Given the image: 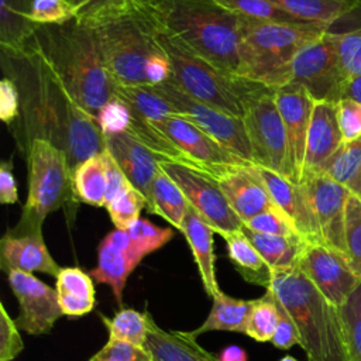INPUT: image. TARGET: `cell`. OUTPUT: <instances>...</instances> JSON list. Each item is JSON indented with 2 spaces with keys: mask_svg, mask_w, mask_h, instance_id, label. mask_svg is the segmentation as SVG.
Returning <instances> with one entry per match:
<instances>
[{
  "mask_svg": "<svg viewBox=\"0 0 361 361\" xmlns=\"http://www.w3.org/2000/svg\"><path fill=\"white\" fill-rule=\"evenodd\" d=\"M1 66L20 93V114L10 128L21 154L34 140H45L66 152L73 171L106 149L96 117L78 103L30 38L17 48H1Z\"/></svg>",
  "mask_w": 361,
  "mask_h": 361,
  "instance_id": "obj_1",
  "label": "cell"
},
{
  "mask_svg": "<svg viewBox=\"0 0 361 361\" xmlns=\"http://www.w3.org/2000/svg\"><path fill=\"white\" fill-rule=\"evenodd\" d=\"M134 7L223 72L240 76L241 17L214 0H147Z\"/></svg>",
  "mask_w": 361,
  "mask_h": 361,
  "instance_id": "obj_2",
  "label": "cell"
},
{
  "mask_svg": "<svg viewBox=\"0 0 361 361\" xmlns=\"http://www.w3.org/2000/svg\"><path fill=\"white\" fill-rule=\"evenodd\" d=\"M28 38L78 103L96 117L113 97V82L102 63L93 30L73 18L38 25Z\"/></svg>",
  "mask_w": 361,
  "mask_h": 361,
  "instance_id": "obj_3",
  "label": "cell"
},
{
  "mask_svg": "<svg viewBox=\"0 0 361 361\" xmlns=\"http://www.w3.org/2000/svg\"><path fill=\"white\" fill-rule=\"evenodd\" d=\"M267 289L292 317L309 361H348L338 307L298 267L274 271Z\"/></svg>",
  "mask_w": 361,
  "mask_h": 361,
  "instance_id": "obj_4",
  "label": "cell"
},
{
  "mask_svg": "<svg viewBox=\"0 0 361 361\" xmlns=\"http://www.w3.org/2000/svg\"><path fill=\"white\" fill-rule=\"evenodd\" d=\"M327 27L302 23H275L241 18L240 76L278 89L292 80L296 54L319 38Z\"/></svg>",
  "mask_w": 361,
  "mask_h": 361,
  "instance_id": "obj_5",
  "label": "cell"
},
{
  "mask_svg": "<svg viewBox=\"0 0 361 361\" xmlns=\"http://www.w3.org/2000/svg\"><path fill=\"white\" fill-rule=\"evenodd\" d=\"M154 30L158 45L171 62V80L192 97L243 118L248 100L274 90L262 83L223 72L188 48L179 38L155 25Z\"/></svg>",
  "mask_w": 361,
  "mask_h": 361,
  "instance_id": "obj_6",
  "label": "cell"
},
{
  "mask_svg": "<svg viewBox=\"0 0 361 361\" xmlns=\"http://www.w3.org/2000/svg\"><path fill=\"white\" fill-rule=\"evenodd\" d=\"M102 63L113 85H148L145 66L151 55L162 52L149 20L134 6L92 28Z\"/></svg>",
  "mask_w": 361,
  "mask_h": 361,
  "instance_id": "obj_7",
  "label": "cell"
},
{
  "mask_svg": "<svg viewBox=\"0 0 361 361\" xmlns=\"http://www.w3.org/2000/svg\"><path fill=\"white\" fill-rule=\"evenodd\" d=\"M28 168V195L13 234L42 233L45 217L76 200L73 171L63 149L45 140H34L24 154Z\"/></svg>",
  "mask_w": 361,
  "mask_h": 361,
  "instance_id": "obj_8",
  "label": "cell"
},
{
  "mask_svg": "<svg viewBox=\"0 0 361 361\" xmlns=\"http://www.w3.org/2000/svg\"><path fill=\"white\" fill-rule=\"evenodd\" d=\"M154 87L172 103L180 117L197 126L240 159L254 164V155L243 118L227 114L192 97L171 79Z\"/></svg>",
  "mask_w": 361,
  "mask_h": 361,
  "instance_id": "obj_9",
  "label": "cell"
},
{
  "mask_svg": "<svg viewBox=\"0 0 361 361\" xmlns=\"http://www.w3.org/2000/svg\"><path fill=\"white\" fill-rule=\"evenodd\" d=\"M243 120L254 164L272 169L292 180L286 131L274 99V90L248 100Z\"/></svg>",
  "mask_w": 361,
  "mask_h": 361,
  "instance_id": "obj_10",
  "label": "cell"
},
{
  "mask_svg": "<svg viewBox=\"0 0 361 361\" xmlns=\"http://www.w3.org/2000/svg\"><path fill=\"white\" fill-rule=\"evenodd\" d=\"M161 169L175 180L183 192L188 203L214 230L224 235L241 230L244 223L231 209L219 180L195 166L161 158Z\"/></svg>",
  "mask_w": 361,
  "mask_h": 361,
  "instance_id": "obj_11",
  "label": "cell"
},
{
  "mask_svg": "<svg viewBox=\"0 0 361 361\" xmlns=\"http://www.w3.org/2000/svg\"><path fill=\"white\" fill-rule=\"evenodd\" d=\"M292 80L303 86L313 100L337 103L344 96L345 75L337 45L329 28L305 45L292 62Z\"/></svg>",
  "mask_w": 361,
  "mask_h": 361,
  "instance_id": "obj_12",
  "label": "cell"
},
{
  "mask_svg": "<svg viewBox=\"0 0 361 361\" xmlns=\"http://www.w3.org/2000/svg\"><path fill=\"white\" fill-rule=\"evenodd\" d=\"M300 185L307 195L323 244L347 257L345 204L353 192L320 171H305Z\"/></svg>",
  "mask_w": 361,
  "mask_h": 361,
  "instance_id": "obj_13",
  "label": "cell"
},
{
  "mask_svg": "<svg viewBox=\"0 0 361 361\" xmlns=\"http://www.w3.org/2000/svg\"><path fill=\"white\" fill-rule=\"evenodd\" d=\"M298 268L338 309L361 282L347 257L323 243H307L299 257Z\"/></svg>",
  "mask_w": 361,
  "mask_h": 361,
  "instance_id": "obj_14",
  "label": "cell"
},
{
  "mask_svg": "<svg viewBox=\"0 0 361 361\" xmlns=\"http://www.w3.org/2000/svg\"><path fill=\"white\" fill-rule=\"evenodd\" d=\"M8 285L18 300L20 312L14 319L17 327L28 334H47L63 316L56 289L28 272L11 271Z\"/></svg>",
  "mask_w": 361,
  "mask_h": 361,
  "instance_id": "obj_15",
  "label": "cell"
},
{
  "mask_svg": "<svg viewBox=\"0 0 361 361\" xmlns=\"http://www.w3.org/2000/svg\"><path fill=\"white\" fill-rule=\"evenodd\" d=\"M158 128L173 142V145L195 168L213 176L226 166L248 164L231 154L214 138L183 117L166 118L158 126Z\"/></svg>",
  "mask_w": 361,
  "mask_h": 361,
  "instance_id": "obj_16",
  "label": "cell"
},
{
  "mask_svg": "<svg viewBox=\"0 0 361 361\" xmlns=\"http://www.w3.org/2000/svg\"><path fill=\"white\" fill-rule=\"evenodd\" d=\"M274 99L286 131L292 182L300 183L313 99L303 86L295 82L275 89Z\"/></svg>",
  "mask_w": 361,
  "mask_h": 361,
  "instance_id": "obj_17",
  "label": "cell"
},
{
  "mask_svg": "<svg viewBox=\"0 0 361 361\" xmlns=\"http://www.w3.org/2000/svg\"><path fill=\"white\" fill-rule=\"evenodd\" d=\"M254 168L264 182L271 199L290 220L298 234L307 243H323L316 217L303 186L261 165L254 164Z\"/></svg>",
  "mask_w": 361,
  "mask_h": 361,
  "instance_id": "obj_18",
  "label": "cell"
},
{
  "mask_svg": "<svg viewBox=\"0 0 361 361\" xmlns=\"http://www.w3.org/2000/svg\"><path fill=\"white\" fill-rule=\"evenodd\" d=\"M214 178L243 223L265 210L278 207L255 172L254 164L226 166Z\"/></svg>",
  "mask_w": 361,
  "mask_h": 361,
  "instance_id": "obj_19",
  "label": "cell"
},
{
  "mask_svg": "<svg viewBox=\"0 0 361 361\" xmlns=\"http://www.w3.org/2000/svg\"><path fill=\"white\" fill-rule=\"evenodd\" d=\"M140 262L141 259L131 248L128 233L116 228L100 241L97 265L90 271V276L99 283L109 285L116 300L121 305L127 278Z\"/></svg>",
  "mask_w": 361,
  "mask_h": 361,
  "instance_id": "obj_20",
  "label": "cell"
},
{
  "mask_svg": "<svg viewBox=\"0 0 361 361\" xmlns=\"http://www.w3.org/2000/svg\"><path fill=\"white\" fill-rule=\"evenodd\" d=\"M106 149L123 169L130 183L145 196L148 206L154 179L161 171V157L127 133L106 135Z\"/></svg>",
  "mask_w": 361,
  "mask_h": 361,
  "instance_id": "obj_21",
  "label": "cell"
},
{
  "mask_svg": "<svg viewBox=\"0 0 361 361\" xmlns=\"http://www.w3.org/2000/svg\"><path fill=\"white\" fill-rule=\"evenodd\" d=\"M0 268L8 274L44 272L58 276L61 267L49 254L42 233L13 234L7 231L0 241Z\"/></svg>",
  "mask_w": 361,
  "mask_h": 361,
  "instance_id": "obj_22",
  "label": "cell"
},
{
  "mask_svg": "<svg viewBox=\"0 0 361 361\" xmlns=\"http://www.w3.org/2000/svg\"><path fill=\"white\" fill-rule=\"evenodd\" d=\"M343 142L337 118V103L313 100L303 172L319 171Z\"/></svg>",
  "mask_w": 361,
  "mask_h": 361,
  "instance_id": "obj_23",
  "label": "cell"
},
{
  "mask_svg": "<svg viewBox=\"0 0 361 361\" xmlns=\"http://www.w3.org/2000/svg\"><path fill=\"white\" fill-rule=\"evenodd\" d=\"M180 233L185 235L190 247L206 293L212 299L221 295L216 276V255L213 245L214 230L193 207L189 206Z\"/></svg>",
  "mask_w": 361,
  "mask_h": 361,
  "instance_id": "obj_24",
  "label": "cell"
},
{
  "mask_svg": "<svg viewBox=\"0 0 361 361\" xmlns=\"http://www.w3.org/2000/svg\"><path fill=\"white\" fill-rule=\"evenodd\" d=\"M145 348L155 361H219L217 357L197 344L189 331H166L147 312Z\"/></svg>",
  "mask_w": 361,
  "mask_h": 361,
  "instance_id": "obj_25",
  "label": "cell"
},
{
  "mask_svg": "<svg viewBox=\"0 0 361 361\" xmlns=\"http://www.w3.org/2000/svg\"><path fill=\"white\" fill-rule=\"evenodd\" d=\"M93 278L78 267L61 268L56 276V295L65 316L80 317L93 310Z\"/></svg>",
  "mask_w": 361,
  "mask_h": 361,
  "instance_id": "obj_26",
  "label": "cell"
},
{
  "mask_svg": "<svg viewBox=\"0 0 361 361\" xmlns=\"http://www.w3.org/2000/svg\"><path fill=\"white\" fill-rule=\"evenodd\" d=\"M113 96L123 100L128 109L157 127L171 117H180L179 111L151 85H113Z\"/></svg>",
  "mask_w": 361,
  "mask_h": 361,
  "instance_id": "obj_27",
  "label": "cell"
},
{
  "mask_svg": "<svg viewBox=\"0 0 361 361\" xmlns=\"http://www.w3.org/2000/svg\"><path fill=\"white\" fill-rule=\"evenodd\" d=\"M227 244L228 258L237 272L248 282L254 285L269 286L272 279V269L244 234L243 228L221 235Z\"/></svg>",
  "mask_w": 361,
  "mask_h": 361,
  "instance_id": "obj_28",
  "label": "cell"
},
{
  "mask_svg": "<svg viewBox=\"0 0 361 361\" xmlns=\"http://www.w3.org/2000/svg\"><path fill=\"white\" fill-rule=\"evenodd\" d=\"M243 231L272 271H282L298 267L299 257L307 244V241L300 235L262 234L247 227H243Z\"/></svg>",
  "mask_w": 361,
  "mask_h": 361,
  "instance_id": "obj_29",
  "label": "cell"
},
{
  "mask_svg": "<svg viewBox=\"0 0 361 361\" xmlns=\"http://www.w3.org/2000/svg\"><path fill=\"white\" fill-rule=\"evenodd\" d=\"M254 300L235 299L221 292L213 298V305L206 320L189 334L195 338L207 331H235L245 333V326L252 309Z\"/></svg>",
  "mask_w": 361,
  "mask_h": 361,
  "instance_id": "obj_30",
  "label": "cell"
},
{
  "mask_svg": "<svg viewBox=\"0 0 361 361\" xmlns=\"http://www.w3.org/2000/svg\"><path fill=\"white\" fill-rule=\"evenodd\" d=\"M345 78L361 75V3L329 27Z\"/></svg>",
  "mask_w": 361,
  "mask_h": 361,
  "instance_id": "obj_31",
  "label": "cell"
},
{
  "mask_svg": "<svg viewBox=\"0 0 361 361\" xmlns=\"http://www.w3.org/2000/svg\"><path fill=\"white\" fill-rule=\"evenodd\" d=\"M303 23L330 27L355 8L361 0H268Z\"/></svg>",
  "mask_w": 361,
  "mask_h": 361,
  "instance_id": "obj_32",
  "label": "cell"
},
{
  "mask_svg": "<svg viewBox=\"0 0 361 361\" xmlns=\"http://www.w3.org/2000/svg\"><path fill=\"white\" fill-rule=\"evenodd\" d=\"M147 209L149 213L161 216L180 231L189 203L175 180L161 169L154 179Z\"/></svg>",
  "mask_w": 361,
  "mask_h": 361,
  "instance_id": "obj_33",
  "label": "cell"
},
{
  "mask_svg": "<svg viewBox=\"0 0 361 361\" xmlns=\"http://www.w3.org/2000/svg\"><path fill=\"white\" fill-rule=\"evenodd\" d=\"M34 0H0V48H17L35 31L31 21Z\"/></svg>",
  "mask_w": 361,
  "mask_h": 361,
  "instance_id": "obj_34",
  "label": "cell"
},
{
  "mask_svg": "<svg viewBox=\"0 0 361 361\" xmlns=\"http://www.w3.org/2000/svg\"><path fill=\"white\" fill-rule=\"evenodd\" d=\"M333 180L348 188L354 195L361 193V137L343 142L319 169Z\"/></svg>",
  "mask_w": 361,
  "mask_h": 361,
  "instance_id": "obj_35",
  "label": "cell"
},
{
  "mask_svg": "<svg viewBox=\"0 0 361 361\" xmlns=\"http://www.w3.org/2000/svg\"><path fill=\"white\" fill-rule=\"evenodd\" d=\"M73 193L78 202L104 207L106 204V166L102 154L90 157L73 169Z\"/></svg>",
  "mask_w": 361,
  "mask_h": 361,
  "instance_id": "obj_36",
  "label": "cell"
},
{
  "mask_svg": "<svg viewBox=\"0 0 361 361\" xmlns=\"http://www.w3.org/2000/svg\"><path fill=\"white\" fill-rule=\"evenodd\" d=\"M110 340H120L144 347L147 340V310L144 313L134 309H121L113 317L100 316Z\"/></svg>",
  "mask_w": 361,
  "mask_h": 361,
  "instance_id": "obj_37",
  "label": "cell"
},
{
  "mask_svg": "<svg viewBox=\"0 0 361 361\" xmlns=\"http://www.w3.org/2000/svg\"><path fill=\"white\" fill-rule=\"evenodd\" d=\"M75 11V20L96 28L131 8L130 0H66Z\"/></svg>",
  "mask_w": 361,
  "mask_h": 361,
  "instance_id": "obj_38",
  "label": "cell"
},
{
  "mask_svg": "<svg viewBox=\"0 0 361 361\" xmlns=\"http://www.w3.org/2000/svg\"><path fill=\"white\" fill-rule=\"evenodd\" d=\"M278 324V306L275 296L267 289L265 295L254 299V305L245 326L248 337L258 343L271 341Z\"/></svg>",
  "mask_w": 361,
  "mask_h": 361,
  "instance_id": "obj_39",
  "label": "cell"
},
{
  "mask_svg": "<svg viewBox=\"0 0 361 361\" xmlns=\"http://www.w3.org/2000/svg\"><path fill=\"white\" fill-rule=\"evenodd\" d=\"M219 6L241 18H255L275 23L302 24L303 21L290 16L268 0H214Z\"/></svg>",
  "mask_w": 361,
  "mask_h": 361,
  "instance_id": "obj_40",
  "label": "cell"
},
{
  "mask_svg": "<svg viewBox=\"0 0 361 361\" xmlns=\"http://www.w3.org/2000/svg\"><path fill=\"white\" fill-rule=\"evenodd\" d=\"M338 310L348 361H361V282Z\"/></svg>",
  "mask_w": 361,
  "mask_h": 361,
  "instance_id": "obj_41",
  "label": "cell"
},
{
  "mask_svg": "<svg viewBox=\"0 0 361 361\" xmlns=\"http://www.w3.org/2000/svg\"><path fill=\"white\" fill-rule=\"evenodd\" d=\"M131 248L140 259L145 255L164 247L172 237L173 231L169 227H158L147 219H138L127 230Z\"/></svg>",
  "mask_w": 361,
  "mask_h": 361,
  "instance_id": "obj_42",
  "label": "cell"
},
{
  "mask_svg": "<svg viewBox=\"0 0 361 361\" xmlns=\"http://www.w3.org/2000/svg\"><path fill=\"white\" fill-rule=\"evenodd\" d=\"M145 207V196L133 185L106 206L113 224L118 230H127L133 223H135L140 219L141 210Z\"/></svg>",
  "mask_w": 361,
  "mask_h": 361,
  "instance_id": "obj_43",
  "label": "cell"
},
{
  "mask_svg": "<svg viewBox=\"0 0 361 361\" xmlns=\"http://www.w3.org/2000/svg\"><path fill=\"white\" fill-rule=\"evenodd\" d=\"M345 254L361 278V197L351 193L345 204Z\"/></svg>",
  "mask_w": 361,
  "mask_h": 361,
  "instance_id": "obj_44",
  "label": "cell"
},
{
  "mask_svg": "<svg viewBox=\"0 0 361 361\" xmlns=\"http://www.w3.org/2000/svg\"><path fill=\"white\" fill-rule=\"evenodd\" d=\"M96 121L104 137L124 134L128 130L131 113L128 106L123 100L113 96L99 109L96 114Z\"/></svg>",
  "mask_w": 361,
  "mask_h": 361,
  "instance_id": "obj_45",
  "label": "cell"
},
{
  "mask_svg": "<svg viewBox=\"0 0 361 361\" xmlns=\"http://www.w3.org/2000/svg\"><path fill=\"white\" fill-rule=\"evenodd\" d=\"M244 227L262 233V234H275V235H299L295 230L290 220L285 216V213L275 207L265 210L247 223H244Z\"/></svg>",
  "mask_w": 361,
  "mask_h": 361,
  "instance_id": "obj_46",
  "label": "cell"
},
{
  "mask_svg": "<svg viewBox=\"0 0 361 361\" xmlns=\"http://www.w3.org/2000/svg\"><path fill=\"white\" fill-rule=\"evenodd\" d=\"M75 18V11L66 0H34L31 21L38 25L63 24Z\"/></svg>",
  "mask_w": 361,
  "mask_h": 361,
  "instance_id": "obj_47",
  "label": "cell"
},
{
  "mask_svg": "<svg viewBox=\"0 0 361 361\" xmlns=\"http://www.w3.org/2000/svg\"><path fill=\"white\" fill-rule=\"evenodd\" d=\"M89 361H155L152 354L140 345L120 340H110Z\"/></svg>",
  "mask_w": 361,
  "mask_h": 361,
  "instance_id": "obj_48",
  "label": "cell"
},
{
  "mask_svg": "<svg viewBox=\"0 0 361 361\" xmlns=\"http://www.w3.org/2000/svg\"><path fill=\"white\" fill-rule=\"evenodd\" d=\"M23 350L24 341L18 327L0 303V361H13Z\"/></svg>",
  "mask_w": 361,
  "mask_h": 361,
  "instance_id": "obj_49",
  "label": "cell"
},
{
  "mask_svg": "<svg viewBox=\"0 0 361 361\" xmlns=\"http://www.w3.org/2000/svg\"><path fill=\"white\" fill-rule=\"evenodd\" d=\"M337 118L344 142L361 137V103L343 97L337 102Z\"/></svg>",
  "mask_w": 361,
  "mask_h": 361,
  "instance_id": "obj_50",
  "label": "cell"
},
{
  "mask_svg": "<svg viewBox=\"0 0 361 361\" xmlns=\"http://www.w3.org/2000/svg\"><path fill=\"white\" fill-rule=\"evenodd\" d=\"M275 300H276V306H278V324H276V329H275L271 343L276 348L288 350L292 345L299 344V331H298L292 317L285 310V307L278 302L276 298H275Z\"/></svg>",
  "mask_w": 361,
  "mask_h": 361,
  "instance_id": "obj_51",
  "label": "cell"
},
{
  "mask_svg": "<svg viewBox=\"0 0 361 361\" xmlns=\"http://www.w3.org/2000/svg\"><path fill=\"white\" fill-rule=\"evenodd\" d=\"M20 114V93L17 85L7 76L0 82V118L6 124H13Z\"/></svg>",
  "mask_w": 361,
  "mask_h": 361,
  "instance_id": "obj_52",
  "label": "cell"
},
{
  "mask_svg": "<svg viewBox=\"0 0 361 361\" xmlns=\"http://www.w3.org/2000/svg\"><path fill=\"white\" fill-rule=\"evenodd\" d=\"M104 166H106V180H107V190H106V204L104 207L114 200L123 190H126L131 183L124 175L123 169L118 166L116 159L111 157V154L104 149L102 152Z\"/></svg>",
  "mask_w": 361,
  "mask_h": 361,
  "instance_id": "obj_53",
  "label": "cell"
},
{
  "mask_svg": "<svg viewBox=\"0 0 361 361\" xmlns=\"http://www.w3.org/2000/svg\"><path fill=\"white\" fill-rule=\"evenodd\" d=\"M145 75L148 85L151 86L161 85L172 78V66L164 51L149 56L145 66Z\"/></svg>",
  "mask_w": 361,
  "mask_h": 361,
  "instance_id": "obj_54",
  "label": "cell"
},
{
  "mask_svg": "<svg viewBox=\"0 0 361 361\" xmlns=\"http://www.w3.org/2000/svg\"><path fill=\"white\" fill-rule=\"evenodd\" d=\"M17 200L18 189L13 173V164L3 162L0 165V202L3 204H13Z\"/></svg>",
  "mask_w": 361,
  "mask_h": 361,
  "instance_id": "obj_55",
  "label": "cell"
},
{
  "mask_svg": "<svg viewBox=\"0 0 361 361\" xmlns=\"http://www.w3.org/2000/svg\"><path fill=\"white\" fill-rule=\"evenodd\" d=\"M219 361H247V353L240 345H228L217 355Z\"/></svg>",
  "mask_w": 361,
  "mask_h": 361,
  "instance_id": "obj_56",
  "label": "cell"
},
{
  "mask_svg": "<svg viewBox=\"0 0 361 361\" xmlns=\"http://www.w3.org/2000/svg\"><path fill=\"white\" fill-rule=\"evenodd\" d=\"M343 97H350L361 103V75L351 76L345 80Z\"/></svg>",
  "mask_w": 361,
  "mask_h": 361,
  "instance_id": "obj_57",
  "label": "cell"
},
{
  "mask_svg": "<svg viewBox=\"0 0 361 361\" xmlns=\"http://www.w3.org/2000/svg\"><path fill=\"white\" fill-rule=\"evenodd\" d=\"M279 361H298V360L293 358V357H290V355H285V357H282Z\"/></svg>",
  "mask_w": 361,
  "mask_h": 361,
  "instance_id": "obj_58",
  "label": "cell"
},
{
  "mask_svg": "<svg viewBox=\"0 0 361 361\" xmlns=\"http://www.w3.org/2000/svg\"><path fill=\"white\" fill-rule=\"evenodd\" d=\"M130 1H131V6H138V4L145 3L147 0H130Z\"/></svg>",
  "mask_w": 361,
  "mask_h": 361,
  "instance_id": "obj_59",
  "label": "cell"
},
{
  "mask_svg": "<svg viewBox=\"0 0 361 361\" xmlns=\"http://www.w3.org/2000/svg\"><path fill=\"white\" fill-rule=\"evenodd\" d=\"M358 197H361V193H360V196H358Z\"/></svg>",
  "mask_w": 361,
  "mask_h": 361,
  "instance_id": "obj_60",
  "label": "cell"
}]
</instances>
